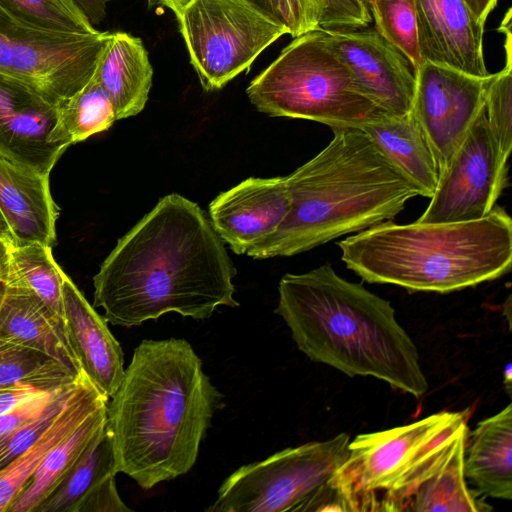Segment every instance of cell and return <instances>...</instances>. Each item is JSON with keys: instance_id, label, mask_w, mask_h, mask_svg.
Returning <instances> with one entry per match:
<instances>
[{"instance_id": "cell-1", "label": "cell", "mask_w": 512, "mask_h": 512, "mask_svg": "<svg viewBox=\"0 0 512 512\" xmlns=\"http://www.w3.org/2000/svg\"><path fill=\"white\" fill-rule=\"evenodd\" d=\"M236 269L200 206L162 197L106 257L93 277V307L112 325L139 326L175 312L205 320L234 298Z\"/></svg>"}, {"instance_id": "cell-2", "label": "cell", "mask_w": 512, "mask_h": 512, "mask_svg": "<svg viewBox=\"0 0 512 512\" xmlns=\"http://www.w3.org/2000/svg\"><path fill=\"white\" fill-rule=\"evenodd\" d=\"M221 401L188 341L143 340L107 403L117 473L151 489L189 472Z\"/></svg>"}, {"instance_id": "cell-3", "label": "cell", "mask_w": 512, "mask_h": 512, "mask_svg": "<svg viewBox=\"0 0 512 512\" xmlns=\"http://www.w3.org/2000/svg\"><path fill=\"white\" fill-rule=\"evenodd\" d=\"M275 313L311 361L349 377L371 376L420 398L428 382L416 345L398 323L391 303L330 264L285 274Z\"/></svg>"}, {"instance_id": "cell-4", "label": "cell", "mask_w": 512, "mask_h": 512, "mask_svg": "<svg viewBox=\"0 0 512 512\" xmlns=\"http://www.w3.org/2000/svg\"><path fill=\"white\" fill-rule=\"evenodd\" d=\"M316 156L285 176L291 207L278 230L251 248L255 259L292 256L392 220L416 187L360 129H332Z\"/></svg>"}, {"instance_id": "cell-5", "label": "cell", "mask_w": 512, "mask_h": 512, "mask_svg": "<svg viewBox=\"0 0 512 512\" xmlns=\"http://www.w3.org/2000/svg\"><path fill=\"white\" fill-rule=\"evenodd\" d=\"M347 268L369 283L449 293L491 281L512 264V220L499 206L465 222L373 225L338 242Z\"/></svg>"}, {"instance_id": "cell-6", "label": "cell", "mask_w": 512, "mask_h": 512, "mask_svg": "<svg viewBox=\"0 0 512 512\" xmlns=\"http://www.w3.org/2000/svg\"><path fill=\"white\" fill-rule=\"evenodd\" d=\"M467 412L441 411L388 430L357 435L328 483L334 510L406 511L418 486L467 427Z\"/></svg>"}, {"instance_id": "cell-7", "label": "cell", "mask_w": 512, "mask_h": 512, "mask_svg": "<svg viewBox=\"0 0 512 512\" xmlns=\"http://www.w3.org/2000/svg\"><path fill=\"white\" fill-rule=\"evenodd\" d=\"M246 94L261 113L332 129L362 130L387 114L362 93L323 30L295 37L250 82Z\"/></svg>"}, {"instance_id": "cell-8", "label": "cell", "mask_w": 512, "mask_h": 512, "mask_svg": "<svg viewBox=\"0 0 512 512\" xmlns=\"http://www.w3.org/2000/svg\"><path fill=\"white\" fill-rule=\"evenodd\" d=\"M350 437L286 448L243 465L220 486L208 512L324 511L330 506L328 483L348 456Z\"/></svg>"}, {"instance_id": "cell-9", "label": "cell", "mask_w": 512, "mask_h": 512, "mask_svg": "<svg viewBox=\"0 0 512 512\" xmlns=\"http://www.w3.org/2000/svg\"><path fill=\"white\" fill-rule=\"evenodd\" d=\"M177 19L205 91L222 89L288 34L279 21L241 0H193Z\"/></svg>"}, {"instance_id": "cell-10", "label": "cell", "mask_w": 512, "mask_h": 512, "mask_svg": "<svg viewBox=\"0 0 512 512\" xmlns=\"http://www.w3.org/2000/svg\"><path fill=\"white\" fill-rule=\"evenodd\" d=\"M110 33H60L24 24L0 8V77L60 106L93 77Z\"/></svg>"}, {"instance_id": "cell-11", "label": "cell", "mask_w": 512, "mask_h": 512, "mask_svg": "<svg viewBox=\"0 0 512 512\" xmlns=\"http://www.w3.org/2000/svg\"><path fill=\"white\" fill-rule=\"evenodd\" d=\"M507 172V161L498 152L482 107L459 147L440 169L430 203L416 221L453 223L485 217L506 187Z\"/></svg>"}, {"instance_id": "cell-12", "label": "cell", "mask_w": 512, "mask_h": 512, "mask_svg": "<svg viewBox=\"0 0 512 512\" xmlns=\"http://www.w3.org/2000/svg\"><path fill=\"white\" fill-rule=\"evenodd\" d=\"M487 78L427 61L415 72L411 112L429 142L439 169L459 147L481 111Z\"/></svg>"}, {"instance_id": "cell-13", "label": "cell", "mask_w": 512, "mask_h": 512, "mask_svg": "<svg viewBox=\"0 0 512 512\" xmlns=\"http://www.w3.org/2000/svg\"><path fill=\"white\" fill-rule=\"evenodd\" d=\"M325 32L367 98L387 114L411 112L415 74L397 48L374 27Z\"/></svg>"}, {"instance_id": "cell-14", "label": "cell", "mask_w": 512, "mask_h": 512, "mask_svg": "<svg viewBox=\"0 0 512 512\" xmlns=\"http://www.w3.org/2000/svg\"><path fill=\"white\" fill-rule=\"evenodd\" d=\"M58 106L30 87L0 77V158L49 177L67 146L54 144Z\"/></svg>"}, {"instance_id": "cell-15", "label": "cell", "mask_w": 512, "mask_h": 512, "mask_svg": "<svg viewBox=\"0 0 512 512\" xmlns=\"http://www.w3.org/2000/svg\"><path fill=\"white\" fill-rule=\"evenodd\" d=\"M291 207L285 177H250L220 193L209 205L210 222L236 254L272 236Z\"/></svg>"}, {"instance_id": "cell-16", "label": "cell", "mask_w": 512, "mask_h": 512, "mask_svg": "<svg viewBox=\"0 0 512 512\" xmlns=\"http://www.w3.org/2000/svg\"><path fill=\"white\" fill-rule=\"evenodd\" d=\"M418 45L423 61L487 78L484 24L464 0H415Z\"/></svg>"}, {"instance_id": "cell-17", "label": "cell", "mask_w": 512, "mask_h": 512, "mask_svg": "<svg viewBox=\"0 0 512 512\" xmlns=\"http://www.w3.org/2000/svg\"><path fill=\"white\" fill-rule=\"evenodd\" d=\"M64 324L70 347L81 370L108 400L124 375L120 343L74 282L64 273L62 279Z\"/></svg>"}, {"instance_id": "cell-18", "label": "cell", "mask_w": 512, "mask_h": 512, "mask_svg": "<svg viewBox=\"0 0 512 512\" xmlns=\"http://www.w3.org/2000/svg\"><path fill=\"white\" fill-rule=\"evenodd\" d=\"M0 212L13 244L55 245L59 208L51 196L49 177L0 158Z\"/></svg>"}, {"instance_id": "cell-19", "label": "cell", "mask_w": 512, "mask_h": 512, "mask_svg": "<svg viewBox=\"0 0 512 512\" xmlns=\"http://www.w3.org/2000/svg\"><path fill=\"white\" fill-rule=\"evenodd\" d=\"M0 341L39 351L73 377L82 372L70 347L64 321L35 295L8 282L0 305Z\"/></svg>"}, {"instance_id": "cell-20", "label": "cell", "mask_w": 512, "mask_h": 512, "mask_svg": "<svg viewBox=\"0 0 512 512\" xmlns=\"http://www.w3.org/2000/svg\"><path fill=\"white\" fill-rule=\"evenodd\" d=\"M109 96L117 120L139 114L152 86L153 68L140 38L110 33L93 75Z\"/></svg>"}, {"instance_id": "cell-21", "label": "cell", "mask_w": 512, "mask_h": 512, "mask_svg": "<svg viewBox=\"0 0 512 512\" xmlns=\"http://www.w3.org/2000/svg\"><path fill=\"white\" fill-rule=\"evenodd\" d=\"M107 403L108 399L82 371L53 423L31 447L0 470V512L8 511L49 451Z\"/></svg>"}, {"instance_id": "cell-22", "label": "cell", "mask_w": 512, "mask_h": 512, "mask_svg": "<svg viewBox=\"0 0 512 512\" xmlns=\"http://www.w3.org/2000/svg\"><path fill=\"white\" fill-rule=\"evenodd\" d=\"M466 479L479 496L512 499V405L477 423L467 437Z\"/></svg>"}, {"instance_id": "cell-23", "label": "cell", "mask_w": 512, "mask_h": 512, "mask_svg": "<svg viewBox=\"0 0 512 512\" xmlns=\"http://www.w3.org/2000/svg\"><path fill=\"white\" fill-rule=\"evenodd\" d=\"M362 131L416 187L419 196L430 198L433 195L440 169L412 112L404 115L385 114Z\"/></svg>"}, {"instance_id": "cell-24", "label": "cell", "mask_w": 512, "mask_h": 512, "mask_svg": "<svg viewBox=\"0 0 512 512\" xmlns=\"http://www.w3.org/2000/svg\"><path fill=\"white\" fill-rule=\"evenodd\" d=\"M116 474L105 424L35 512H78L80 506L100 489L115 483Z\"/></svg>"}, {"instance_id": "cell-25", "label": "cell", "mask_w": 512, "mask_h": 512, "mask_svg": "<svg viewBox=\"0 0 512 512\" xmlns=\"http://www.w3.org/2000/svg\"><path fill=\"white\" fill-rule=\"evenodd\" d=\"M468 426L455 438L440 465L418 486L406 511L484 512L490 508L468 487L464 472Z\"/></svg>"}, {"instance_id": "cell-26", "label": "cell", "mask_w": 512, "mask_h": 512, "mask_svg": "<svg viewBox=\"0 0 512 512\" xmlns=\"http://www.w3.org/2000/svg\"><path fill=\"white\" fill-rule=\"evenodd\" d=\"M106 419L107 405L93 412L53 447L7 512H35L70 470L98 430L106 424Z\"/></svg>"}, {"instance_id": "cell-27", "label": "cell", "mask_w": 512, "mask_h": 512, "mask_svg": "<svg viewBox=\"0 0 512 512\" xmlns=\"http://www.w3.org/2000/svg\"><path fill=\"white\" fill-rule=\"evenodd\" d=\"M276 17L293 38L314 30L366 27L371 15L365 0H272Z\"/></svg>"}, {"instance_id": "cell-28", "label": "cell", "mask_w": 512, "mask_h": 512, "mask_svg": "<svg viewBox=\"0 0 512 512\" xmlns=\"http://www.w3.org/2000/svg\"><path fill=\"white\" fill-rule=\"evenodd\" d=\"M64 271L52 255V247L32 243L9 244L7 282L20 286L41 300L64 321L62 279Z\"/></svg>"}, {"instance_id": "cell-29", "label": "cell", "mask_w": 512, "mask_h": 512, "mask_svg": "<svg viewBox=\"0 0 512 512\" xmlns=\"http://www.w3.org/2000/svg\"><path fill=\"white\" fill-rule=\"evenodd\" d=\"M117 120L113 104L94 79L58 107L50 141L69 147L108 130Z\"/></svg>"}, {"instance_id": "cell-30", "label": "cell", "mask_w": 512, "mask_h": 512, "mask_svg": "<svg viewBox=\"0 0 512 512\" xmlns=\"http://www.w3.org/2000/svg\"><path fill=\"white\" fill-rule=\"evenodd\" d=\"M76 378L39 351L0 341V390L21 384L53 390Z\"/></svg>"}, {"instance_id": "cell-31", "label": "cell", "mask_w": 512, "mask_h": 512, "mask_svg": "<svg viewBox=\"0 0 512 512\" xmlns=\"http://www.w3.org/2000/svg\"><path fill=\"white\" fill-rule=\"evenodd\" d=\"M0 8L18 21L44 30L70 34L97 31L72 0H0Z\"/></svg>"}, {"instance_id": "cell-32", "label": "cell", "mask_w": 512, "mask_h": 512, "mask_svg": "<svg viewBox=\"0 0 512 512\" xmlns=\"http://www.w3.org/2000/svg\"><path fill=\"white\" fill-rule=\"evenodd\" d=\"M375 30L409 61L413 72L423 59L417 35L415 0H365Z\"/></svg>"}, {"instance_id": "cell-33", "label": "cell", "mask_w": 512, "mask_h": 512, "mask_svg": "<svg viewBox=\"0 0 512 512\" xmlns=\"http://www.w3.org/2000/svg\"><path fill=\"white\" fill-rule=\"evenodd\" d=\"M506 34V65L487 78L483 107L487 124L503 160L508 161L512 148V60L511 29Z\"/></svg>"}, {"instance_id": "cell-34", "label": "cell", "mask_w": 512, "mask_h": 512, "mask_svg": "<svg viewBox=\"0 0 512 512\" xmlns=\"http://www.w3.org/2000/svg\"><path fill=\"white\" fill-rule=\"evenodd\" d=\"M78 377L58 388L39 416L0 439V470L31 447L53 423L73 392Z\"/></svg>"}, {"instance_id": "cell-35", "label": "cell", "mask_w": 512, "mask_h": 512, "mask_svg": "<svg viewBox=\"0 0 512 512\" xmlns=\"http://www.w3.org/2000/svg\"><path fill=\"white\" fill-rule=\"evenodd\" d=\"M58 388L33 397L1 414L0 439L39 416L46 409Z\"/></svg>"}, {"instance_id": "cell-36", "label": "cell", "mask_w": 512, "mask_h": 512, "mask_svg": "<svg viewBox=\"0 0 512 512\" xmlns=\"http://www.w3.org/2000/svg\"><path fill=\"white\" fill-rule=\"evenodd\" d=\"M47 391L28 384L0 390V415Z\"/></svg>"}, {"instance_id": "cell-37", "label": "cell", "mask_w": 512, "mask_h": 512, "mask_svg": "<svg viewBox=\"0 0 512 512\" xmlns=\"http://www.w3.org/2000/svg\"><path fill=\"white\" fill-rule=\"evenodd\" d=\"M88 17L91 24L98 25L106 16L107 4L111 0H72Z\"/></svg>"}, {"instance_id": "cell-38", "label": "cell", "mask_w": 512, "mask_h": 512, "mask_svg": "<svg viewBox=\"0 0 512 512\" xmlns=\"http://www.w3.org/2000/svg\"><path fill=\"white\" fill-rule=\"evenodd\" d=\"M11 240L0 239V305L6 290L9 270V244Z\"/></svg>"}, {"instance_id": "cell-39", "label": "cell", "mask_w": 512, "mask_h": 512, "mask_svg": "<svg viewBox=\"0 0 512 512\" xmlns=\"http://www.w3.org/2000/svg\"><path fill=\"white\" fill-rule=\"evenodd\" d=\"M472 13L485 23L490 12L496 7L498 0H464Z\"/></svg>"}, {"instance_id": "cell-40", "label": "cell", "mask_w": 512, "mask_h": 512, "mask_svg": "<svg viewBox=\"0 0 512 512\" xmlns=\"http://www.w3.org/2000/svg\"><path fill=\"white\" fill-rule=\"evenodd\" d=\"M256 10L278 21L272 0H241ZM283 25V24H282Z\"/></svg>"}, {"instance_id": "cell-41", "label": "cell", "mask_w": 512, "mask_h": 512, "mask_svg": "<svg viewBox=\"0 0 512 512\" xmlns=\"http://www.w3.org/2000/svg\"><path fill=\"white\" fill-rule=\"evenodd\" d=\"M150 2H155L161 4L170 10H172L176 17H179L183 10L193 1V0H149Z\"/></svg>"}, {"instance_id": "cell-42", "label": "cell", "mask_w": 512, "mask_h": 512, "mask_svg": "<svg viewBox=\"0 0 512 512\" xmlns=\"http://www.w3.org/2000/svg\"><path fill=\"white\" fill-rule=\"evenodd\" d=\"M504 388L508 394L511 393L512 390V365L511 363H508L506 367L504 368Z\"/></svg>"}, {"instance_id": "cell-43", "label": "cell", "mask_w": 512, "mask_h": 512, "mask_svg": "<svg viewBox=\"0 0 512 512\" xmlns=\"http://www.w3.org/2000/svg\"><path fill=\"white\" fill-rule=\"evenodd\" d=\"M0 239H8L12 241V235L10 229L4 220L1 212H0Z\"/></svg>"}]
</instances>
